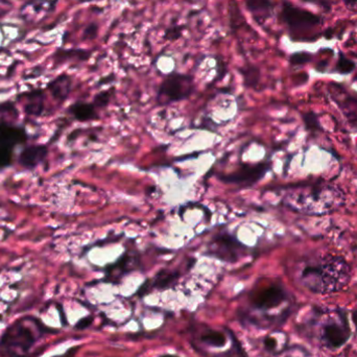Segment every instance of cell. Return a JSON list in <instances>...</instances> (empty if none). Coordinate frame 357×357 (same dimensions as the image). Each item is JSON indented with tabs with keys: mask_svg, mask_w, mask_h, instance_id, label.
<instances>
[{
	"mask_svg": "<svg viewBox=\"0 0 357 357\" xmlns=\"http://www.w3.org/2000/svg\"><path fill=\"white\" fill-rule=\"evenodd\" d=\"M289 302V294L280 283H270L262 287L253 289L248 296L247 308L243 310V319L259 327H270L279 324L287 317L277 312V310H287L283 308Z\"/></svg>",
	"mask_w": 357,
	"mask_h": 357,
	"instance_id": "obj_1",
	"label": "cell"
},
{
	"mask_svg": "<svg viewBox=\"0 0 357 357\" xmlns=\"http://www.w3.org/2000/svg\"><path fill=\"white\" fill-rule=\"evenodd\" d=\"M350 266L344 258L329 256L302 270L300 281L316 294H331L343 289L350 281Z\"/></svg>",
	"mask_w": 357,
	"mask_h": 357,
	"instance_id": "obj_2",
	"label": "cell"
},
{
	"mask_svg": "<svg viewBox=\"0 0 357 357\" xmlns=\"http://www.w3.org/2000/svg\"><path fill=\"white\" fill-rule=\"evenodd\" d=\"M47 329L39 320L26 317L10 325L0 339V354L4 357H26L43 339Z\"/></svg>",
	"mask_w": 357,
	"mask_h": 357,
	"instance_id": "obj_3",
	"label": "cell"
},
{
	"mask_svg": "<svg viewBox=\"0 0 357 357\" xmlns=\"http://www.w3.org/2000/svg\"><path fill=\"white\" fill-rule=\"evenodd\" d=\"M300 188L298 204H295L294 209L303 213H329L341 207L345 199L343 191L323 181L301 185Z\"/></svg>",
	"mask_w": 357,
	"mask_h": 357,
	"instance_id": "obj_4",
	"label": "cell"
},
{
	"mask_svg": "<svg viewBox=\"0 0 357 357\" xmlns=\"http://www.w3.org/2000/svg\"><path fill=\"white\" fill-rule=\"evenodd\" d=\"M195 91V79L187 73H169L163 79L157 90L156 102L159 106H167L191 98Z\"/></svg>",
	"mask_w": 357,
	"mask_h": 357,
	"instance_id": "obj_5",
	"label": "cell"
},
{
	"mask_svg": "<svg viewBox=\"0 0 357 357\" xmlns=\"http://www.w3.org/2000/svg\"><path fill=\"white\" fill-rule=\"evenodd\" d=\"M249 248L241 243L236 235L227 230L220 231L212 236L206 245L203 255L215 258L226 264H235L248 255Z\"/></svg>",
	"mask_w": 357,
	"mask_h": 357,
	"instance_id": "obj_6",
	"label": "cell"
},
{
	"mask_svg": "<svg viewBox=\"0 0 357 357\" xmlns=\"http://www.w3.org/2000/svg\"><path fill=\"white\" fill-rule=\"evenodd\" d=\"M280 16L294 40L310 39V33H312V29H316L321 23V18L318 15L298 8L287 0L282 2Z\"/></svg>",
	"mask_w": 357,
	"mask_h": 357,
	"instance_id": "obj_7",
	"label": "cell"
},
{
	"mask_svg": "<svg viewBox=\"0 0 357 357\" xmlns=\"http://www.w3.org/2000/svg\"><path fill=\"white\" fill-rule=\"evenodd\" d=\"M270 169V162H259L256 165L241 162L236 171L229 174H218L216 178L225 184L235 185L241 189L251 188L261 181Z\"/></svg>",
	"mask_w": 357,
	"mask_h": 357,
	"instance_id": "obj_8",
	"label": "cell"
},
{
	"mask_svg": "<svg viewBox=\"0 0 357 357\" xmlns=\"http://www.w3.org/2000/svg\"><path fill=\"white\" fill-rule=\"evenodd\" d=\"M138 270H142V254L134 247L127 248L114 262L105 266L102 281L119 284L123 277Z\"/></svg>",
	"mask_w": 357,
	"mask_h": 357,
	"instance_id": "obj_9",
	"label": "cell"
},
{
	"mask_svg": "<svg viewBox=\"0 0 357 357\" xmlns=\"http://www.w3.org/2000/svg\"><path fill=\"white\" fill-rule=\"evenodd\" d=\"M320 337L322 343L329 349H337L345 345L350 337L349 325L345 317L342 314L329 317L323 323Z\"/></svg>",
	"mask_w": 357,
	"mask_h": 357,
	"instance_id": "obj_10",
	"label": "cell"
},
{
	"mask_svg": "<svg viewBox=\"0 0 357 357\" xmlns=\"http://www.w3.org/2000/svg\"><path fill=\"white\" fill-rule=\"evenodd\" d=\"M17 100L22 104L23 112L26 116L40 119L45 116L46 90L41 88H33L29 91L21 92L17 96Z\"/></svg>",
	"mask_w": 357,
	"mask_h": 357,
	"instance_id": "obj_11",
	"label": "cell"
},
{
	"mask_svg": "<svg viewBox=\"0 0 357 357\" xmlns=\"http://www.w3.org/2000/svg\"><path fill=\"white\" fill-rule=\"evenodd\" d=\"M50 148L46 144H26L17 157V163L24 171L33 172L47 161Z\"/></svg>",
	"mask_w": 357,
	"mask_h": 357,
	"instance_id": "obj_12",
	"label": "cell"
},
{
	"mask_svg": "<svg viewBox=\"0 0 357 357\" xmlns=\"http://www.w3.org/2000/svg\"><path fill=\"white\" fill-rule=\"evenodd\" d=\"M29 138L31 136L24 126L0 121V144L2 146L15 150L16 146H26Z\"/></svg>",
	"mask_w": 357,
	"mask_h": 357,
	"instance_id": "obj_13",
	"label": "cell"
},
{
	"mask_svg": "<svg viewBox=\"0 0 357 357\" xmlns=\"http://www.w3.org/2000/svg\"><path fill=\"white\" fill-rule=\"evenodd\" d=\"M181 273L178 270L162 268L152 279H148L140 287L137 294L139 296H144L153 291H165L171 289L178 282Z\"/></svg>",
	"mask_w": 357,
	"mask_h": 357,
	"instance_id": "obj_14",
	"label": "cell"
},
{
	"mask_svg": "<svg viewBox=\"0 0 357 357\" xmlns=\"http://www.w3.org/2000/svg\"><path fill=\"white\" fill-rule=\"evenodd\" d=\"M73 89V77L69 75L68 73H62L58 77L52 79V81L48 82L46 85V91L50 92V96L52 100L61 106L64 104Z\"/></svg>",
	"mask_w": 357,
	"mask_h": 357,
	"instance_id": "obj_15",
	"label": "cell"
},
{
	"mask_svg": "<svg viewBox=\"0 0 357 357\" xmlns=\"http://www.w3.org/2000/svg\"><path fill=\"white\" fill-rule=\"evenodd\" d=\"M93 52L92 50H83V48H58L52 54V60L54 67H60L61 65L67 63H84L87 62L91 58Z\"/></svg>",
	"mask_w": 357,
	"mask_h": 357,
	"instance_id": "obj_16",
	"label": "cell"
},
{
	"mask_svg": "<svg viewBox=\"0 0 357 357\" xmlns=\"http://www.w3.org/2000/svg\"><path fill=\"white\" fill-rule=\"evenodd\" d=\"M67 114L79 123H90L100 119L98 110L92 102L77 100L67 109Z\"/></svg>",
	"mask_w": 357,
	"mask_h": 357,
	"instance_id": "obj_17",
	"label": "cell"
},
{
	"mask_svg": "<svg viewBox=\"0 0 357 357\" xmlns=\"http://www.w3.org/2000/svg\"><path fill=\"white\" fill-rule=\"evenodd\" d=\"M245 8L258 24H264L272 15L273 4L271 0H243Z\"/></svg>",
	"mask_w": 357,
	"mask_h": 357,
	"instance_id": "obj_18",
	"label": "cell"
},
{
	"mask_svg": "<svg viewBox=\"0 0 357 357\" xmlns=\"http://www.w3.org/2000/svg\"><path fill=\"white\" fill-rule=\"evenodd\" d=\"M197 342L209 348H224L228 344V335L222 331L205 328L199 331Z\"/></svg>",
	"mask_w": 357,
	"mask_h": 357,
	"instance_id": "obj_19",
	"label": "cell"
},
{
	"mask_svg": "<svg viewBox=\"0 0 357 357\" xmlns=\"http://www.w3.org/2000/svg\"><path fill=\"white\" fill-rule=\"evenodd\" d=\"M239 73L243 77V86L247 89H256L260 84L261 71L256 65L247 63L243 67H239Z\"/></svg>",
	"mask_w": 357,
	"mask_h": 357,
	"instance_id": "obj_20",
	"label": "cell"
},
{
	"mask_svg": "<svg viewBox=\"0 0 357 357\" xmlns=\"http://www.w3.org/2000/svg\"><path fill=\"white\" fill-rule=\"evenodd\" d=\"M20 112L17 108L16 102L13 100H4L0 102V121L17 123Z\"/></svg>",
	"mask_w": 357,
	"mask_h": 357,
	"instance_id": "obj_21",
	"label": "cell"
},
{
	"mask_svg": "<svg viewBox=\"0 0 357 357\" xmlns=\"http://www.w3.org/2000/svg\"><path fill=\"white\" fill-rule=\"evenodd\" d=\"M344 114L347 117L349 123L357 128V94L356 96H347L343 102L340 104Z\"/></svg>",
	"mask_w": 357,
	"mask_h": 357,
	"instance_id": "obj_22",
	"label": "cell"
},
{
	"mask_svg": "<svg viewBox=\"0 0 357 357\" xmlns=\"http://www.w3.org/2000/svg\"><path fill=\"white\" fill-rule=\"evenodd\" d=\"M13 149L0 144V173L10 169L15 162V155Z\"/></svg>",
	"mask_w": 357,
	"mask_h": 357,
	"instance_id": "obj_23",
	"label": "cell"
},
{
	"mask_svg": "<svg viewBox=\"0 0 357 357\" xmlns=\"http://www.w3.org/2000/svg\"><path fill=\"white\" fill-rule=\"evenodd\" d=\"M115 93V88H111L109 90H104V91L98 92L94 96L93 102L94 106L96 107L98 111L100 109L107 108L110 105L111 100H112L113 96Z\"/></svg>",
	"mask_w": 357,
	"mask_h": 357,
	"instance_id": "obj_24",
	"label": "cell"
},
{
	"mask_svg": "<svg viewBox=\"0 0 357 357\" xmlns=\"http://www.w3.org/2000/svg\"><path fill=\"white\" fill-rule=\"evenodd\" d=\"M354 67H356V65H354L352 61L346 58L344 54H340L339 62H337V70L339 71L340 73H343V75L350 73L354 70Z\"/></svg>",
	"mask_w": 357,
	"mask_h": 357,
	"instance_id": "obj_25",
	"label": "cell"
},
{
	"mask_svg": "<svg viewBox=\"0 0 357 357\" xmlns=\"http://www.w3.org/2000/svg\"><path fill=\"white\" fill-rule=\"evenodd\" d=\"M98 29H100V26H98V23H89L84 29L83 37H82L83 41H92V40L96 39L98 35Z\"/></svg>",
	"mask_w": 357,
	"mask_h": 357,
	"instance_id": "obj_26",
	"label": "cell"
},
{
	"mask_svg": "<svg viewBox=\"0 0 357 357\" xmlns=\"http://www.w3.org/2000/svg\"><path fill=\"white\" fill-rule=\"evenodd\" d=\"M304 123L310 131H318L321 130L320 123H319L318 117L312 112H307L303 115Z\"/></svg>",
	"mask_w": 357,
	"mask_h": 357,
	"instance_id": "obj_27",
	"label": "cell"
},
{
	"mask_svg": "<svg viewBox=\"0 0 357 357\" xmlns=\"http://www.w3.org/2000/svg\"><path fill=\"white\" fill-rule=\"evenodd\" d=\"M183 33V27L180 25H171L169 29L165 31V39L169 41H175L181 38Z\"/></svg>",
	"mask_w": 357,
	"mask_h": 357,
	"instance_id": "obj_28",
	"label": "cell"
},
{
	"mask_svg": "<svg viewBox=\"0 0 357 357\" xmlns=\"http://www.w3.org/2000/svg\"><path fill=\"white\" fill-rule=\"evenodd\" d=\"M312 60V56L310 54H306V52H297V54H291V59H289V62H291V65H303L306 64V63L310 62Z\"/></svg>",
	"mask_w": 357,
	"mask_h": 357,
	"instance_id": "obj_29",
	"label": "cell"
},
{
	"mask_svg": "<svg viewBox=\"0 0 357 357\" xmlns=\"http://www.w3.org/2000/svg\"><path fill=\"white\" fill-rule=\"evenodd\" d=\"M218 123H215L213 121V119H209V117H205V119L202 121L201 125L199 126V130H208L210 132H214L216 133V128L218 127Z\"/></svg>",
	"mask_w": 357,
	"mask_h": 357,
	"instance_id": "obj_30",
	"label": "cell"
},
{
	"mask_svg": "<svg viewBox=\"0 0 357 357\" xmlns=\"http://www.w3.org/2000/svg\"><path fill=\"white\" fill-rule=\"evenodd\" d=\"M264 347L268 351H275L278 347V340L275 337H268L264 342Z\"/></svg>",
	"mask_w": 357,
	"mask_h": 357,
	"instance_id": "obj_31",
	"label": "cell"
},
{
	"mask_svg": "<svg viewBox=\"0 0 357 357\" xmlns=\"http://www.w3.org/2000/svg\"><path fill=\"white\" fill-rule=\"evenodd\" d=\"M43 67H35V68L31 69V73H29L27 77H25V79H35V77H40V75H43Z\"/></svg>",
	"mask_w": 357,
	"mask_h": 357,
	"instance_id": "obj_32",
	"label": "cell"
},
{
	"mask_svg": "<svg viewBox=\"0 0 357 357\" xmlns=\"http://www.w3.org/2000/svg\"><path fill=\"white\" fill-rule=\"evenodd\" d=\"M303 1L318 2V3L322 4L323 6H327V8H328V6H331V0H303Z\"/></svg>",
	"mask_w": 357,
	"mask_h": 357,
	"instance_id": "obj_33",
	"label": "cell"
},
{
	"mask_svg": "<svg viewBox=\"0 0 357 357\" xmlns=\"http://www.w3.org/2000/svg\"><path fill=\"white\" fill-rule=\"evenodd\" d=\"M347 6H354L356 3L357 0H344Z\"/></svg>",
	"mask_w": 357,
	"mask_h": 357,
	"instance_id": "obj_34",
	"label": "cell"
},
{
	"mask_svg": "<svg viewBox=\"0 0 357 357\" xmlns=\"http://www.w3.org/2000/svg\"><path fill=\"white\" fill-rule=\"evenodd\" d=\"M100 1V0H81V2Z\"/></svg>",
	"mask_w": 357,
	"mask_h": 357,
	"instance_id": "obj_35",
	"label": "cell"
}]
</instances>
